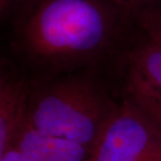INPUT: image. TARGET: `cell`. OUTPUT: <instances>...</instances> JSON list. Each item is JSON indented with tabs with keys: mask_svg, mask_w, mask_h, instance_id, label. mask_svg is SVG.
Returning a JSON list of instances; mask_svg holds the SVG:
<instances>
[{
	"mask_svg": "<svg viewBox=\"0 0 161 161\" xmlns=\"http://www.w3.org/2000/svg\"><path fill=\"white\" fill-rule=\"evenodd\" d=\"M7 21L10 48L30 77L109 67L132 28L114 0H21Z\"/></svg>",
	"mask_w": 161,
	"mask_h": 161,
	"instance_id": "6da1fadb",
	"label": "cell"
},
{
	"mask_svg": "<svg viewBox=\"0 0 161 161\" xmlns=\"http://www.w3.org/2000/svg\"><path fill=\"white\" fill-rule=\"evenodd\" d=\"M93 67L49 76L30 77L25 122L36 130L66 139L92 150L121 101Z\"/></svg>",
	"mask_w": 161,
	"mask_h": 161,
	"instance_id": "7a4b0ae2",
	"label": "cell"
},
{
	"mask_svg": "<svg viewBox=\"0 0 161 161\" xmlns=\"http://www.w3.org/2000/svg\"><path fill=\"white\" fill-rule=\"evenodd\" d=\"M88 161H161L160 130L121 95L120 105L92 147Z\"/></svg>",
	"mask_w": 161,
	"mask_h": 161,
	"instance_id": "3957f363",
	"label": "cell"
},
{
	"mask_svg": "<svg viewBox=\"0 0 161 161\" xmlns=\"http://www.w3.org/2000/svg\"><path fill=\"white\" fill-rule=\"evenodd\" d=\"M110 68L119 78L140 80L161 91V41L132 23V30Z\"/></svg>",
	"mask_w": 161,
	"mask_h": 161,
	"instance_id": "277c9868",
	"label": "cell"
},
{
	"mask_svg": "<svg viewBox=\"0 0 161 161\" xmlns=\"http://www.w3.org/2000/svg\"><path fill=\"white\" fill-rule=\"evenodd\" d=\"M30 77L20 66L1 61L0 69V156L10 149L26 115Z\"/></svg>",
	"mask_w": 161,
	"mask_h": 161,
	"instance_id": "5b68a950",
	"label": "cell"
},
{
	"mask_svg": "<svg viewBox=\"0 0 161 161\" xmlns=\"http://www.w3.org/2000/svg\"><path fill=\"white\" fill-rule=\"evenodd\" d=\"M10 148L25 161H88L91 150L66 139L40 132L23 119Z\"/></svg>",
	"mask_w": 161,
	"mask_h": 161,
	"instance_id": "8992f818",
	"label": "cell"
},
{
	"mask_svg": "<svg viewBox=\"0 0 161 161\" xmlns=\"http://www.w3.org/2000/svg\"><path fill=\"white\" fill-rule=\"evenodd\" d=\"M120 80L121 95L134 104L161 132V91L131 78Z\"/></svg>",
	"mask_w": 161,
	"mask_h": 161,
	"instance_id": "52a82bcc",
	"label": "cell"
},
{
	"mask_svg": "<svg viewBox=\"0 0 161 161\" xmlns=\"http://www.w3.org/2000/svg\"><path fill=\"white\" fill-rule=\"evenodd\" d=\"M134 25L156 40L161 41V0H153L132 14Z\"/></svg>",
	"mask_w": 161,
	"mask_h": 161,
	"instance_id": "ba28073f",
	"label": "cell"
},
{
	"mask_svg": "<svg viewBox=\"0 0 161 161\" xmlns=\"http://www.w3.org/2000/svg\"><path fill=\"white\" fill-rule=\"evenodd\" d=\"M114 1L123 8L127 10L132 15L136 12L148 6L153 0H114Z\"/></svg>",
	"mask_w": 161,
	"mask_h": 161,
	"instance_id": "9c48e42d",
	"label": "cell"
},
{
	"mask_svg": "<svg viewBox=\"0 0 161 161\" xmlns=\"http://www.w3.org/2000/svg\"><path fill=\"white\" fill-rule=\"evenodd\" d=\"M21 0H0V15L1 20L6 21L11 15L14 8Z\"/></svg>",
	"mask_w": 161,
	"mask_h": 161,
	"instance_id": "30bf717a",
	"label": "cell"
},
{
	"mask_svg": "<svg viewBox=\"0 0 161 161\" xmlns=\"http://www.w3.org/2000/svg\"><path fill=\"white\" fill-rule=\"evenodd\" d=\"M0 161H25L15 150L10 148L0 156Z\"/></svg>",
	"mask_w": 161,
	"mask_h": 161,
	"instance_id": "8fae6325",
	"label": "cell"
}]
</instances>
